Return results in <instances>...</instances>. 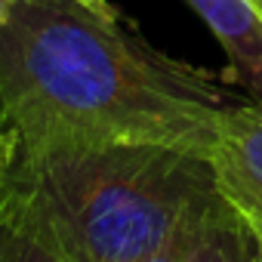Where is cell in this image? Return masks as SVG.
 <instances>
[{
  "mask_svg": "<svg viewBox=\"0 0 262 262\" xmlns=\"http://www.w3.org/2000/svg\"><path fill=\"white\" fill-rule=\"evenodd\" d=\"M244 102L133 34L111 0H16L0 25V126L19 145H170L210 158Z\"/></svg>",
  "mask_w": 262,
  "mask_h": 262,
  "instance_id": "1",
  "label": "cell"
},
{
  "mask_svg": "<svg viewBox=\"0 0 262 262\" xmlns=\"http://www.w3.org/2000/svg\"><path fill=\"white\" fill-rule=\"evenodd\" d=\"M216 188L207 155L170 145H19L10 191L25 201L65 262H142Z\"/></svg>",
  "mask_w": 262,
  "mask_h": 262,
  "instance_id": "2",
  "label": "cell"
},
{
  "mask_svg": "<svg viewBox=\"0 0 262 262\" xmlns=\"http://www.w3.org/2000/svg\"><path fill=\"white\" fill-rule=\"evenodd\" d=\"M210 164L222 198L262 237V105L244 99L222 114Z\"/></svg>",
  "mask_w": 262,
  "mask_h": 262,
  "instance_id": "3",
  "label": "cell"
},
{
  "mask_svg": "<svg viewBox=\"0 0 262 262\" xmlns=\"http://www.w3.org/2000/svg\"><path fill=\"white\" fill-rule=\"evenodd\" d=\"M182 262H259L256 231L219 185L201 194L182 219Z\"/></svg>",
  "mask_w": 262,
  "mask_h": 262,
  "instance_id": "4",
  "label": "cell"
},
{
  "mask_svg": "<svg viewBox=\"0 0 262 262\" xmlns=\"http://www.w3.org/2000/svg\"><path fill=\"white\" fill-rule=\"evenodd\" d=\"M225 50L234 80L262 105V10L253 0H185Z\"/></svg>",
  "mask_w": 262,
  "mask_h": 262,
  "instance_id": "5",
  "label": "cell"
},
{
  "mask_svg": "<svg viewBox=\"0 0 262 262\" xmlns=\"http://www.w3.org/2000/svg\"><path fill=\"white\" fill-rule=\"evenodd\" d=\"M0 262H65L34 210L10 191L0 198Z\"/></svg>",
  "mask_w": 262,
  "mask_h": 262,
  "instance_id": "6",
  "label": "cell"
},
{
  "mask_svg": "<svg viewBox=\"0 0 262 262\" xmlns=\"http://www.w3.org/2000/svg\"><path fill=\"white\" fill-rule=\"evenodd\" d=\"M16 158H19V136L13 133V129L0 126V198H4L7 182H10V176H13Z\"/></svg>",
  "mask_w": 262,
  "mask_h": 262,
  "instance_id": "7",
  "label": "cell"
},
{
  "mask_svg": "<svg viewBox=\"0 0 262 262\" xmlns=\"http://www.w3.org/2000/svg\"><path fill=\"white\" fill-rule=\"evenodd\" d=\"M142 262H182V225H179V231H176L158 253H151V256L142 259Z\"/></svg>",
  "mask_w": 262,
  "mask_h": 262,
  "instance_id": "8",
  "label": "cell"
},
{
  "mask_svg": "<svg viewBox=\"0 0 262 262\" xmlns=\"http://www.w3.org/2000/svg\"><path fill=\"white\" fill-rule=\"evenodd\" d=\"M13 4L16 0H0V25L7 22V16H10V10H13Z\"/></svg>",
  "mask_w": 262,
  "mask_h": 262,
  "instance_id": "9",
  "label": "cell"
},
{
  "mask_svg": "<svg viewBox=\"0 0 262 262\" xmlns=\"http://www.w3.org/2000/svg\"><path fill=\"white\" fill-rule=\"evenodd\" d=\"M259 262H262V237H259Z\"/></svg>",
  "mask_w": 262,
  "mask_h": 262,
  "instance_id": "10",
  "label": "cell"
},
{
  "mask_svg": "<svg viewBox=\"0 0 262 262\" xmlns=\"http://www.w3.org/2000/svg\"><path fill=\"white\" fill-rule=\"evenodd\" d=\"M253 4H256V7H259V10H262V0H253Z\"/></svg>",
  "mask_w": 262,
  "mask_h": 262,
  "instance_id": "11",
  "label": "cell"
}]
</instances>
